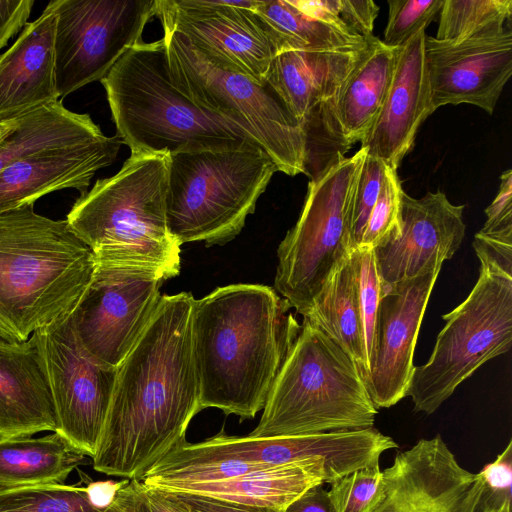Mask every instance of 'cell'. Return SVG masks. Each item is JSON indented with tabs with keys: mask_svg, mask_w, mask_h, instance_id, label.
<instances>
[{
	"mask_svg": "<svg viewBox=\"0 0 512 512\" xmlns=\"http://www.w3.org/2000/svg\"><path fill=\"white\" fill-rule=\"evenodd\" d=\"M190 292L161 295L136 344L117 367L106 421L92 458L109 476L140 479L186 439L201 411L191 344Z\"/></svg>",
	"mask_w": 512,
	"mask_h": 512,
	"instance_id": "obj_1",
	"label": "cell"
},
{
	"mask_svg": "<svg viewBox=\"0 0 512 512\" xmlns=\"http://www.w3.org/2000/svg\"><path fill=\"white\" fill-rule=\"evenodd\" d=\"M291 305L261 284L218 287L191 309V344L200 409L240 420L263 410L301 325Z\"/></svg>",
	"mask_w": 512,
	"mask_h": 512,
	"instance_id": "obj_2",
	"label": "cell"
},
{
	"mask_svg": "<svg viewBox=\"0 0 512 512\" xmlns=\"http://www.w3.org/2000/svg\"><path fill=\"white\" fill-rule=\"evenodd\" d=\"M96 268L67 220L34 205L0 213V339L21 342L69 318Z\"/></svg>",
	"mask_w": 512,
	"mask_h": 512,
	"instance_id": "obj_3",
	"label": "cell"
},
{
	"mask_svg": "<svg viewBox=\"0 0 512 512\" xmlns=\"http://www.w3.org/2000/svg\"><path fill=\"white\" fill-rule=\"evenodd\" d=\"M100 82L117 136L131 153L262 146L244 127L201 109L173 84L163 37L131 47Z\"/></svg>",
	"mask_w": 512,
	"mask_h": 512,
	"instance_id": "obj_4",
	"label": "cell"
},
{
	"mask_svg": "<svg viewBox=\"0 0 512 512\" xmlns=\"http://www.w3.org/2000/svg\"><path fill=\"white\" fill-rule=\"evenodd\" d=\"M168 170L169 154L131 153L116 174L77 198L66 220L97 262L178 275L180 246L166 219Z\"/></svg>",
	"mask_w": 512,
	"mask_h": 512,
	"instance_id": "obj_5",
	"label": "cell"
},
{
	"mask_svg": "<svg viewBox=\"0 0 512 512\" xmlns=\"http://www.w3.org/2000/svg\"><path fill=\"white\" fill-rule=\"evenodd\" d=\"M377 413L355 361L304 318L260 421L249 436L370 428Z\"/></svg>",
	"mask_w": 512,
	"mask_h": 512,
	"instance_id": "obj_6",
	"label": "cell"
},
{
	"mask_svg": "<svg viewBox=\"0 0 512 512\" xmlns=\"http://www.w3.org/2000/svg\"><path fill=\"white\" fill-rule=\"evenodd\" d=\"M277 171L257 144L169 154L166 219L171 237L179 246L231 241Z\"/></svg>",
	"mask_w": 512,
	"mask_h": 512,
	"instance_id": "obj_7",
	"label": "cell"
},
{
	"mask_svg": "<svg viewBox=\"0 0 512 512\" xmlns=\"http://www.w3.org/2000/svg\"><path fill=\"white\" fill-rule=\"evenodd\" d=\"M173 84L203 110L249 131L289 176L306 174L307 133L275 90L215 66L179 32L162 25Z\"/></svg>",
	"mask_w": 512,
	"mask_h": 512,
	"instance_id": "obj_8",
	"label": "cell"
},
{
	"mask_svg": "<svg viewBox=\"0 0 512 512\" xmlns=\"http://www.w3.org/2000/svg\"><path fill=\"white\" fill-rule=\"evenodd\" d=\"M365 148L337 156L308 183L296 224L277 249L275 290L303 317L350 253V215Z\"/></svg>",
	"mask_w": 512,
	"mask_h": 512,
	"instance_id": "obj_9",
	"label": "cell"
},
{
	"mask_svg": "<svg viewBox=\"0 0 512 512\" xmlns=\"http://www.w3.org/2000/svg\"><path fill=\"white\" fill-rule=\"evenodd\" d=\"M468 297L442 318L426 364L415 366L407 389L414 410L434 413L480 366L507 352L512 342V276L481 262Z\"/></svg>",
	"mask_w": 512,
	"mask_h": 512,
	"instance_id": "obj_10",
	"label": "cell"
},
{
	"mask_svg": "<svg viewBox=\"0 0 512 512\" xmlns=\"http://www.w3.org/2000/svg\"><path fill=\"white\" fill-rule=\"evenodd\" d=\"M57 17L54 51L60 99L101 81L141 41L157 14V0H52Z\"/></svg>",
	"mask_w": 512,
	"mask_h": 512,
	"instance_id": "obj_11",
	"label": "cell"
},
{
	"mask_svg": "<svg viewBox=\"0 0 512 512\" xmlns=\"http://www.w3.org/2000/svg\"><path fill=\"white\" fill-rule=\"evenodd\" d=\"M57 416L56 433L94 457L108 414L117 367L85 350L71 316L37 330Z\"/></svg>",
	"mask_w": 512,
	"mask_h": 512,
	"instance_id": "obj_12",
	"label": "cell"
},
{
	"mask_svg": "<svg viewBox=\"0 0 512 512\" xmlns=\"http://www.w3.org/2000/svg\"><path fill=\"white\" fill-rule=\"evenodd\" d=\"M166 279L154 269L96 261L93 278L71 315L85 350L118 367L149 324Z\"/></svg>",
	"mask_w": 512,
	"mask_h": 512,
	"instance_id": "obj_13",
	"label": "cell"
},
{
	"mask_svg": "<svg viewBox=\"0 0 512 512\" xmlns=\"http://www.w3.org/2000/svg\"><path fill=\"white\" fill-rule=\"evenodd\" d=\"M260 0H157L162 25L217 67L264 83L274 48L253 11Z\"/></svg>",
	"mask_w": 512,
	"mask_h": 512,
	"instance_id": "obj_14",
	"label": "cell"
},
{
	"mask_svg": "<svg viewBox=\"0 0 512 512\" xmlns=\"http://www.w3.org/2000/svg\"><path fill=\"white\" fill-rule=\"evenodd\" d=\"M440 270L381 288L372 354L362 376L377 409L389 408L406 396L417 336Z\"/></svg>",
	"mask_w": 512,
	"mask_h": 512,
	"instance_id": "obj_15",
	"label": "cell"
},
{
	"mask_svg": "<svg viewBox=\"0 0 512 512\" xmlns=\"http://www.w3.org/2000/svg\"><path fill=\"white\" fill-rule=\"evenodd\" d=\"M382 472L390 512H482L480 476L459 464L440 435L397 453Z\"/></svg>",
	"mask_w": 512,
	"mask_h": 512,
	"instance_id": "obj_16",
	"label": "cell"
},
{
	"mask_svg": "<svg viewBox=\"0 0 512 512\" xmlns=\"http://www.w3.org/2000/svg\"><path fill=\"white\" fill-rule=\"evenodd\" d=\"M464 208L440 191L419 199L404 192L398 230L374 249L381 288L440 268L451 259L465 236Z\"/></svg>",
	"mask_w": 512,
	"mask_h": 512,
	"instance_id": "obj_17",
	"label": "cell"
},
{
	"mask_svg": "<svg viewBox=\"0 0 512 512\" xmlns=\"http://www.w3.org/2000/svg\"><path fill=\"white\" fill-rule=\"evenodd\" d=\"M425 62L431 103L471 104L492 114L512 74V32L442 42L426 35Z\"/></svg>",
	"mask_w": 512,
	"mask_h": 512,
	"instance_id": "obj_18",
	"label": "cell"
},
{
	"mask_svg": "<svg viewBox=\"0 0 512 512\" xmlns=\"http://www.w3.org/2000/svg\"><path fill=\"white\" fill-rule=\"evenodd\" d=\"M226 454L254 464L282 466L318 461L324 464V483L364 467L379 464L383 452L397 443L374 427L323 433L254 438L220 431L208 438Z\"/></svg>",
	"mask_w": 512,
	"mask_h": 512,
	"instance_id": "obj_19",
	"label": "cell"
},
{
	"mask_svg": "<svg viewBox=\"0 0 512 512\" xmlns=\"http://www.w3.org/2000/svg\"><path fill=\"white\" fill-rule=\"evenodd\" d=\"M122 144L117 135L104 134L13 160L0 172V213L34 205L42 196L62 189L86 192L96 172L115 161Z\"/></svg>",
	"mask_w": 512,
	"mask_h": 512,
	"instance_id": "obj_20",
	"label": "cell"
},
{
	"mask_svg": "<svg viewBox=\"0 0 512 512\" xmlns=\"http://www.w3.org/2000/svg\"><path fill=\"white\" fill-rule=\"evenodd\" d=\"M425 30L399 49L394 75L381 111L360 142L368 155L397 170L414 145L420 125L435 110L425 62Z\"/></svg>",
	"mask_w": 512,
	"mask_h": 512,
	"instance_id": "obj_21",
	"label": "cell"
},
{
	"mask_svg": "<svg viewBox=\"0 0 512 512\" xmlns=\"http://www.w3.org/2000/svg\"><path fill=\"white\" fill-rule=\"evenodd\" d=\"M57 17L45 8L0 55V121L60 99L55 71Z\"/></svg>",
	"mask_w": 512,
	"mask_h": 512,
	"instance_id": "obj_22",
	"label": "cell"
},
{
	"mask_svg": "<svg viewBox=\"0 0 512 512\" xmlns=\"http://www.w3.org/2000/svg\"><path fill=\"white\" fill-rule=\"evenodd\" d=\"M57 416L36 335L21 342L0 339V436L55 432Z\"/></svg>",
	"mask_w": 512,
	"mask_h": 512,
	"instance_id": "obj_23",
	"label": "cell"
},
{
	"mask_svg": "<svg viewBox=\"0 0 512 512\" xmlns=\"http://www.w3.org/2000/svg\"><path fill=\"white\" fill-rule=\"evenodd\" d=\"M366 47L280 52L273 57L265 81L304 125L318 110L327 106L331 109Z\"/></svg>",
	"mask_w": 512,
	"mask_h": 512,
	"instance_id": "obj_24",
	"label": "cell"
},
{
	"mask_svg": "<svg viewBox=\"0 0 512 512\" xmlns=\"http://www.w3.org/2000/svg\"><path fill=\"white\" fill-rule=\"evenodd\" d=\"M400 48H390L373 36L344 82L330 109L344 151L361 142L375 123L388 94Z\"/></svg>",
	"mask_w": 512,
	"mask_h": 512,
	"instance_id": "obj_25",
	"label": "cell"
},
{
	"mask_svg": "<svg viewBox=\"0 0 512 512\" xmlns=\"http://www.w3.org/2000/svg\"><path fill=\"white\" fill-rule=\"evenodd\" d=\"M324 480V464L313 461L258 469L223 481L187 484L167 491L285 509L309 488L324 484Z\"/></svg>",
	"mask_w": 512,
	"mask_h": 512,
	"instance_id": "obj_26",
	"label": "cell"
},
{
	"mask_svg": "<svg viewBox=\"0 0 512 512\" xmlns=\"http://www.w3.org/2000/svg\"><path fill=\"white\" fill-rule=\"evenodd\" d=\"M85 459L64 437L0 436V488L64 484Z\"/></svg>",
	"mask_w": 512,
	"mask_h": 512,
	"instance_id": "obj_27",
	"label": "cell"
},
{
	"mask_svg": "<svg viewBox=\"0 0 512 512\" xmlns=\"http://www.w3.org/2000/svg\"><path fill=\"white\" fill-rule=\"evenodd\" d=\"M367 371L363 317L350 253L332 271L304 317Z\"/></svg>",
	"mask_w": 512,
	"mask_h": 512,
	"instance_id": "obj_28",
	"label": "cell"
},
{
	"mask_svg": "<svg viewBox=\"0 0 512 512\" xmlns=\"http://www.w3.org/2000/svg\"><path fill=\"white\" fill-rule=\"evenodd\" d=\"M103 135L89 114L73 112L59 99L24 114L17 127L0 141V172L24 155Z\"/></svg>",
	"mask_w": 512,
	"mask_h": 512,
	"instance_id": "obj_29",
	"label": "cell"
},
{
	"mask_svg": "<svg viewBox=\"0 0 512 512\" xmlns=\"http://www.w3.org/2000/svg\"><path fill=\"white\" fill-rule=\"evenodd\" d=\"M275 55L284 51H335L363 48L368 41L305 15L289 0H260L253 9Z\"/></svg>",
	"mask_w": 512,
	"mask_h": 512,
	"instance_id": "obj_30",
	"label": "cell"
},
{
	"mask_svg": "<svg viewBox=\"0 0 512 512\" xmlns=\"http://www.w3.org/2000/svg\"><path fill=\"white\" fill-rule=\"evenodd\" d=\"M436 38L442 42L492 36L510 28L511 0H444Z\"/></svg>",
	"mask_w": 512,
	"mask_h": 512,
	"instance_id": "obj_31",
	"label": "cell"
},
{
	"mask_svg": "<svg viewBox=\"0 0 512 512\" xmlns=\"http://www.w3.org/2000/svg\"><path fill=\"white\" fill-rule=\"evenodd\" d=\"M86 486L35 485L0 488V512H101Z\"/></svg>",
	"mask_w": 512,
	"mask_h": 512,
	"instance_id": "obj_32",
	"label": "cell"
},
{
	"mask_svg": "<svg viewBox=\"0 0 512 512\" xmlns=\"http://www.w3.org/2000/svg\"><path fill=\"white\" fill-rule=\"evenodd\" d=\"M302 13L366 40L373 35L379 7L372 0H289Z\"/></svg>",
	"mask_w": 512,
	"mask_h": 512,
	"instance_id": "obj_33",
	"label": "cell"
},
{
	"mask_svg": "<svg viewBox=\"0 0 512 512\" xmlns=\"http://www.w3.org/2000/svg\"><path fill=\"white\" fill-rule=\"evenodd\" d=\"M403 194L396 170L388 166L358 248L375 249L398 230Z\"/></svg>",
	"mask_w": 512,
	"mask_h": 512,
	"instance_id": "obj_34",
	"label": "cell"
},
{
	"mask_svg": "<svg viewBox=\"0 0 512 512\" xmlns=\"http://www.w3.org/2000/svg\"><path fill=\"white\" fill-rule=\"evenodd\" d=\"M444 0H388V22L382 43L401 48L440 12Z\"/></svg>",
	"mask_w": 512,
	"mask_h": 512,
	"instance_id": "obj_35",
	"label": "cell"
},
{
	"mask_svg": "<svg viewBox=\"0 0 512 512\" xmlns=\"http://www.w3.org/2000/svg\"><path fill=\"white\" fill-rule=\"evenodd\" d=\"M350 262L357 283L363 317L367 363H369L381 297V283L377 272L374 249L356 248L352 250L350 252Z\"/></svg>",
	"mask_w": 512,
	"mask_h": 512,
	"instance_id": "obj_36",
	"label": "cell"
},
{
	"mask_svg": "<svg viewBox=\"0 0 512 512\" xmlns=\"http://www.w3.org/2000/svg\"><path fill=\"white\" fill-rule=\"evenodd\" d=\"M328 493L337 512H366L383 491L379 464L355 470L330 484Z\"/></svg>",
	"mask_w": 512,
	"mask_h": 512,
	"instance_id": "obj_37",
	"label": "cell"
},
{
	"mask_svg": "<svg viewBox=\"0 0 512 512\" xmlns=\"http://www.w3.org/2000/svg\"><path fill=\"white\" fill-rule=\"evenodd\" d=\"M386 165L377 157L366 155L353 195L350 215V252L359 247L361 239L378 199L385 178Z\"/></svg>",
	"mask_w": 512,
	"mask_h": 512,
	"instance_id": "obj_38",
	"label": "cell"
},
{
	"mask_svg": "<svg viewBox=\"0 0 512 512\" xmlns=\"http://www.w3.org/2000/svg\"><path fill=\"white\" fill-rule=\"evenodd\" d=\"M478 475L483 484V507L498 508L511 502L512 496V441L497 458L487 464Z\"/></svg>",
	"mask_w": 512,
	"mask_h": 512,
	"instance_id": "obj_39",
	"label": "cell"
},
{
	"mask_svg": "<svg viewBox=\"0 0 512 512\" xmlns=\"http://www.w3.org/2000/svg\"><path fill=\"white\" fill-rule=\"evenodd\" d=\"M498 193L486 208L487 220L480 235L512 243V171L501 174Z\"/></svg>",
	"mask_w": 512,
	"mask_h": 512,
	"instance_id": "obj_40",
	"label": "cell"
},
{
	"mask_svg": "<svg viewBox=\"0 0 512 512\" xmlns=\"http://www.w3.org/2000/svg\"><path fill=\"white\" fill-rule=\"evenodd\" d=\"M34 0H0V50L28 23Z\"/></svg>",
	"mask_w": 512,
	"mask_h": 512,
	"instance_id": "obj_41",
	"label": "cell"
},
{
	"mask_svg": "<svg viewBox=\"0 0 512 512\" xmlns=\"http://www.w3.org/2000/svg\"><path fill=\"white\" fill-rule=\"evenodd\" d=\"M473 248L480 263L490 264L512 276V243L488 238L477 233Z\"/></svg>",
	"mask_w": 512,
	"mask_h": 512,
	"instance_id": "obj_42",
	"label": "cell"
},
{
	"mask_svg": "<svg viewBox=\"0 0 512 512\" xmlns=\"http://www.w3.org/2000/svg\"><path fill=\"white\" fill-rule=\"evenodd\" d=\"M185 502L192 512H283L277 509L263 506L245 505L230 501H224L198 494L174 492Z\"/></svg>",
	"mask_w": 512,
	"mask_h": 512,
	"instance_id": "obj_43",
	"label": "cell"
},
{
	"mask_svg": "<svg viewBox=\"0 0 512 512\" xmlns=\"http://www.w3.org/2000/svg\"><path fill=\"white\" fill-rule=\"evenodd\" d=\"M101 512H151L145 485L139 479H131Z\"/></svg>",
	"mask_w": 512,
	"mask_h": 512,
	"instance_id": "obj_44",
	"label": "cell"
},
{
	"mask_svg": "<svg viewBox=\"0 0 512 512\" xmlns=\"http://www.w3.org/2000/svg\"><path fill=\"white\" fill-rule=\"evenodd\" d=\"M283 512H337L328 490L315 485L289 503Z\"/></svg>",
	"mask_w": 512,
	"mask_h": 512,
	"instance_id": "obj_45",
	"label": "cell"
},
{
	"mask_svg": "<svg viewBox=\"0 0 512 512\" xmlns=\"http://www.w3.org/2000/svg\"><path fill=\"white\" fill-rule=\"evenodd\" d=\"M146 496L151 512H192L174 492L146 487Z\"/></svg>",
	"mask_w": 512,
	"mask_h": 512,
	"instance_id": "obj_46",
	"label": "cell"
},
{
	"mask_svg": "<svg viewBox=\"0 0 512 512\" xmlns=\"http://www.w3.org/2000/svg\"><path fill=\"white\" fill-rule=\"evenodd\" d=\"M129 479L121 481H90L86 485L90 502L98 509L103 510L114 499L120 488L129 483Z\"/></svg>",
	"mask_w": 512,
	"mask_h": 512,
	"instance_id": "obj_47",
	"label": "cell"
},
{
	"mask_svg": "<svg viewBox=\"0 0 512 512\" xmlns=\"http://www.w3.org/2000/svg\"><path fill=\"white\" fill-rule=\"evenodd\" d=\"M22 116L12 118L9 120L0 121V141H2L7 135H9L17 127Z\"/></svg>",
	"mask_w": 512,
	"mask_h": 512,
	"instance_id": "obj_48",
	"label": "cell"
},
{
	"mask_svg": "<svg viewBox=\"0 0 512 512\" xmlns=\"http://www.w3.org/2000/svg\"><path fill=\"white\" fill-rule=\"evenodd\" d=\"M366 512H390L387 499L384 494V487L381 495L372 503Z\"/></svg>",
	"mask_w": 512,
	"mask_h": 512,
	"instance_id": "obj_49",
	"label": "cell"
},
{
	"mask_svg": "<svg viewBox=\"0 0 512 512\" xmlns=\"http://www.w3.org/2000/svg\"><path fill=\"white\" fill-rule=\"evenodd\" d=\"M482 512H511V502H506L498 508L483 507Z\"/></svg>",
	"mask_w": 512,
	"mask_h": 512,
	"instance_id": "obj_50",
	"label": "cell"
}]
</instances>
